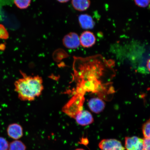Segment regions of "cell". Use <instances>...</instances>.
Segmentation results:
<instances>
[{"instance_id":"cell-5","label":"cell","mask_w":150,"mask_h":150,"mask_svg":"<svg viewBox=\"0 0 150 150\" xmlns=\"http://www.w3.org/2000/svg\"><path fill=\"white\" fill-rule=\"evenodd\" d=\"M76 123L81 126L91 124L94 121L92 115L89 112L82 110L78 112L74 117Z\"/></svg>"},{"instance_id":"cell-3","label":"cell","mask_w":150,"mask_h":150,"mask_svg":"<svg viewBox=\"0 0 150 150\" xmlns=\"http://www.w3.org/2000/svg\"><path fill=\"white\" fill-rule=\"evenodd\" d=\"M125 147L126 150H143V139L137 136L125 137Z\"/></svg>"},{"instance_id":"cell-11","label":"cell","mask_w":150,"mask_h":150,"mask_svg":"<svg viewBox=\"0 0 150 150\" xmlns=\"http://www.w3.org/2000/svg\"><path fill=\"white\" fill-rule=\"evenodd\" d=\"M25 144L21 141L16 140L9 144L8 150H26Z\"/></svg>"},{"instance_id":"cell-1","label":"cell","mask_w":150,"mask_h":150,"mask_svg":"<svg viewBox=\"0 0 150 150\" xmlns=\"http://www.w3.org/2000/svg\"><path fill=\"white\" fill-rule=\"evenodd\" d=\"M22 77L14 82L15 91L18 98L24 101L35 100L42 94L44 90L43 80L39 76H29L21 72Z\"/></svg>"},{"instance_id":"cell-8","label":"cell","mask_w":150,"mask_h":150,"mask_svg":"<svg viewBox=\"0 0 150 150\" xmlns=\"http://www.w3.org/2000/svg\"><path fill=\"white\" fill-rule=\"evenodd\" d=\"M88 106L92 112L98 114L104 110L105 104L102 99L98 97H95L90 99L88 103Z\"/></svg>"},{"instance_id":"cell-17","label":"cell","mask_w":150,"mask_h":150,"mask_svg":"<svg viewBox=\"0 0 150 150\" xmlns=\"http://www.w3.org/2000/svg\"><path fill=\"white\" fill-rule=\"evenodd\" d=\"M143 150H150V138L143 139Z\"/></svg>"},{"instance_id":"cell-14","label":"cell","mask_w":150,"mask_h":150,"mask_svg":"<svg viewBox=\"0 0 150 150\" xmlns=\"http://www.w3.org/2000/svg\"><path fill=\"white\" fill-rule=\"evenodd\" d=\"M9 38V33L6 28L3 24H0V39H7Z\"/></svg>"},{"instance_id":"cell-7","label":"cell","mask_w":150,"mask_h":150,"mask_svg":"<svg viewBox=\"0 0 150 150\" xmlns=\"http://www.w3.org/2000/svg\"><path fill=\"white\" fill-rule=\"evenodd\" d=\"M7 131L8 135L15 140L19 139L23 135V128L18 123H12L9 125Z\"/></svg>"},{"instance_id":"cell-15","label":"cell","mask_w":150,"mask_h":150,"mask_svg":"<svg viewBox=\"0 0 150 150\" xmlns=\"http://www.w3.org/2000/svg\"><path fill=\"white\" fill-rule=\"evenodd\" d=\"M9 144L6 139L0 137V150H8Z\"/></svg>"},{"instance_id":"cell-20","label":"cell","mask_w":150,"mask_h":150,"mask_svg":"<svg viewBox=\"0 0 150 150\" xmlns=\"http://www.w3.org/2000/svg\"><path fill=\"white\" fill-rule=\"evenodd\" d=\"M57 1L60 3H65L70 1V0H57Z\"/></svg>"},{"instance_id":"cell-9","label":"cell","mask_w":150,"mask_h":150,"mask_svg":"<svg viewBox=\"0 0 150 150\" xmlns=\"http://www.w3.org/2000/svg\"><path fill=\"white\" fill-rule=\"evenodd\" d=\"M79 23L82 29H91L94 27L95 22L90 15L85 14L80 15L78 18Z\"/></svg>"},{"instance_id":"cell-2","label":"cell","mask_w":150,"mask_h":150,"mask_svg":"<svg viewBox=\"0 0 150 150\" xmlns=\"http://www.w3.org/2000/svg\"><path fill=\"white\" fill-rule=\"evenodd\" d=\"M102 150H125V149L120 141L113 139L101 140L98 145Z\"/></svg>"},{"instance_id":"cell-18","label":"cell","mask_w":150,"mask_h":150,"mask_svg":"<svg viewBox=\"0 0 150 150\" xmlns=\"http://www.w3.org/2000/svg\"><path fill=\"white\" fill-rule=\"evenodd\" d=\"M80 144L82 145L86 146L89 143V141L88 139L86 138H82L80 139Z\"/></svg>"},{"instance_id":"cell-12","label":"cell","mask_w":150,"mask_h":150,"mask_svg":"<svg viewBox=\"0 0 150 150\" xmlns=\"http://www.w3.org/2000/svg\"><path fill=\"white\" fill-rule=\"evenodd\" d=\"M31 0H14V3L18 8L25 9L29 7Z\"/></svg>"},{"instance_id":"cell-16","label":"cell","mask_w":150,"mask_h":150,"mask_svg":"<svg viewBox=\"0 0 150 150\" xmlns=\"http://www.w3.org/2000/svg\"><path fill=\"white\" fill-rule=\"evenodd\" d=\"M134 1L138 6L141 7H145L149 4L150 0H134Z\"/></svg>"},{"instance_id":"cell-19","label":"cell","mask_w":150,"mask_h":150,"mask_svg":"<svg viewBox=\"0 0 150 150\" xmlns=\"http://www.w3.org/2000/svg\"><path fill=\"white\" fill-rule=\"evenodd\" d=\"M147 67L148 70L150 72V59L148 60L147 64Z\"/></svg>"},{"instance_id":"cell-6","label":"cell","mask_w":150,"mask_h":150,"mask_svg":"<svg viewBox=\"0 0 150 150\" xmlns=\"http://www.w3.org/2000/svg\"><path fill=\"white\" fill-rule=\"evenodd\" d=\"M80 44L84 48H89L95 45L96 38L94 34L86 31L82 33L80 37Z\"/></svg>"},{"instance_id":"cell-4","label":"cell","mask_w":150,"mask_h":150,"mask_svg":"<svg viewBox=\"0 0 150 150\" xmlns=\"http://www.w3.org/2000/svg\"><path fill=\"white\" fill-rule=\"evenodd\" d=\"M63 43L65 47L71 49L78 48L80 44V37L76 33L71 32L64 37Z\"/></svg>"},{"instance_id":"cell-10","label":"cell","mask_w":150,"mask_h":150,"mask_svg":"<svg viewBox=\"0 0 150 150\" xmlns=\"http://www.w3.org/2000/svg\"><path fill=\"white\" fill-rule=\"evenodd\" d=\"M71 3L73 7L80 12L87 10L91 5L90 0H72Z\"/></svg>"},{"instance_id":"cell-21","label":"cell","mask_w":150,"mask_h":150,"mask_svg":"<svg viewBox=\"0 0 150 150\" xmlns=\"http://www.w3.org/2000/svg\"><path fill=\"white\" fill-rule=\"evenodd\" d=\"M75 150H85L82 149H77Z\"/></svg>"},{"instance_id":"cell-13","label":"cell","mask_w":150,"mask_h":150,"mask_svg":"<svg viewBox=\"0 0 150 150\" xmlns=\"http://www.w3.org/2000/svg\"><path fill=\"white\" fill-rule=\"evenodd\" d=\"M142 132L144 138H150V118L142 125Z\"/></svg>"}]
</instances>
